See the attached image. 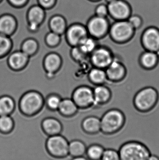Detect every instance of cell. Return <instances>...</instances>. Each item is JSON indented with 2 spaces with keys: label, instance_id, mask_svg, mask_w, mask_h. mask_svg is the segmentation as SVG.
I'll use <instances>...</instances> for the list:
<instances>
[{
  "label": "cell",
  "instance_id": "1",
  "mask_svg": "<svg viewBox=\"0 0 159 160\" xmlns=\"http://www.w3.org/2000/svg\"><path fill=\"white\" fill-rule=\"evenodd\" d=\"M118 151L121 160H147L151 154L147 146L135 141L123 144Z\"/></svg>",
  "mask_w": 159,
  "mask_h": 160
},
{
  "label": "cell",
  "instance_id": "2",
  "mask_svg": "<svg viewBox=\"0 0 159 160\" xmlns=\"http://www.w3.org/2000/svg\"><path fill=\"white\" fill-rule=\"evenodd\" d=\"M43 104L42 95L36 91H30L21 97L19 105L21 113L27 116H32L40 111Z\"/></svg>",
  "mask_w": 159,
  "mask_h": 160
},
{
  "label": "cell",
  "instance_id": "3",
  "mask_svg": "<svg viewBox=\"0 0 159 160\" xmlns=\"http://www.w3.org/2000/svg\"><path fill=\"white\" fill-rule=\"evenodd\" d=\"M125 118L122 113L117 110H111L104 115L101 119V131L110 135L118 132L124 126Z\"/></svg>",
  "mask_w": 159,
  "mask_h": 160
},
{
  "label": "cell",
  "instance_id": "4",
  "mask_svg": "<svg viewBox=\"0 0 159 160\" xmlns=\"http://www.w3.org/2000/svg\"><path fill=\"white\" fill-rule=\"evenodd\" d=\"M69 144L66 138L59 134L49 136L45 147L48 153L51 157L62 159L69 156Z\"/></svg>",
  "mask_w": 159,
  "mask_h": 160
},
{
  "label": "cell",
  "instance_id": "5",
  "mask_svg": "<svg viewBox=\"0 0 159 160\" xmlns=\"http://www.w3.org/2000/svg\"><path fill=\"white\" fill-rule=\"evenodd\" d=\"M110 35L115 41L122 42L129 39L133 36L134 29L127 20L115 22L110 26Z\"/></svg>",
  "mask_w": 159,
  "mask_h": 160
},
{
  "label": "cell",
  "instance_id": "6",
  "mask_svg": "<svg viewBox=\"0 0 159 160\" xmlns=\"http://www.w3.org/2000/svg\"><path fill=\"white\" fill-rule=\"evenodd\" d=\"M110 24L106 18L95 16L91 18L87 24L89 35L93 38H100L107 33Z\"/></svg>",
  "mask_w": 159,
  "mask_h": 160
},
{
  "label": "cell",
  "instance_id": "7",
  "mask_svg": "<svg viewBox=\"0 0 159 160\" xmlns=\"http://www.w3.org/2000/svg\"><path fill=\"white\" fill-rule=\"evenodd\" d=\"M157 98V91L154 88H147L140 91L135 98L137 108L142 111L148 110L156 103Z\"/></svg>",
  "mask_w": 159,
  "mask_h": 160
},
{
  "label": "cell",
  "instance_id": "8",
  "mask_svg": "<svg viewBox=\"0 0 159 160\" xmlns=\"http://www.w3.org/2000/svg\"><path fill=\"white\" fill-rule=\"evenodd\" d=\"M64 35L69 45L75 47L79 46L89 34L87 27L80 24H74L67 28Z\"/></svg>",
  "mask_w": 159,
  "mask_h": 160
},
{
  "label": "cell",
  "instance_id": "9",
  "mask_svg": "<svg viewBox=\"0 0 159 160\" xmlns=\"http://www.w3.org/2000/svg\"><path fill=\"white\" fill-rule=\"evenodd\" d=\"M72 99L78 108L88 107L94 102L93 90L85 86L78 87L74 90Z\"/></svg>",
  "mask_w": 159,
  "mask_h": 160
},
{
  "label": "cell",
  "instance_id": "10",
  "mask_svg": "<svg viewBox=\"0 0 159 160\" xmlns=\"http://www.w3.org/2000/svg\"><path fill=\"white\" fill-rule=\"evenodd\" d=\"M109 15L116 20H127L131 15V9L127 3L122 0H115L107 5Z\"/></svg>",
  "mask_w": 159,
  "mask_h": 160
},
{
  "label": "cell",
  "instance_id": "11",
  "mask_svg": "<svg viewBox=\"0 0 159 160\" xmlns=\"http://www.w3.org/2000/svg\"><path fill=\"white\" fill-rule=\"evenodd\" d=\"M45 17L44 8L40 5L34 6L28 11L27 19L28 28L32 33H36Z\"/></svg>",
  "mask_w": 159,
  "mask_h": 160
},
{
  "label": "cell",
  "instance_id": "12",
  "mask_svg": "<svg viewBox=\"0 0 159 160\" xmlns=\"http://www.w3.org/2000/svg\"><path fill=\"white\" fill-rule=\"evenodd\" d=\"M142 40L145 48L151 52L159 49V31L155 27L147 29L142 34Z\"/></svg>",
  "mask_w": 159,
  "mask_h": 160
},
{
  "label": "cell",
  "instance_id": "13",
  "mask_svg": "<svg viewBox=\"0 0 159 160\" xmlns=\"http://www.w3.org/2000/svg\"><path fill=\"white\" fill-rule=\"evenodd\" d=\"M92 63L96 68H102L108 67L113 61L111 53L103 48H96L91 53Z\"/></svg>",
  "mask_w": 159,
  "mask_h": 160
},
{
  "label": "cell",
  "instance_id": "14",
  "mask_svg": "<svg viewBox=\"0 0 159 160\" xmlns=\"http://www.w3.org/2000/svg\"><path fill=\"white\" fill-rule=\"evenodd\" d=\"M29 57L21 50L15 52L7 56V66L14 71H19L27 65Z\"/></svg>",
  "mask_w": 159,
  "mask_h": 160
},
{
  "label": "cell",
  "instance_id": "15",
  "mask_svg": "<svg viewBox=\"0 0 159 160\" xmlns=\"http://www.w3.org/2000/svg\"><path fill=\"white\" fill-rule=\"evenodd\" d=\"M61 65V58L57 53L51 52L47 54L44 59V68L47 76L50 78L55 75Z\"/></svg>",
  "mask_w": 159,
  "mask_h": 160
},
{
  "label": "cell",
  "instance_id": "16",
  "mask_svg": "<svg viewBox=\"0 0 159 160\" xmlns=\"http://www.w3.org/2000/svg\"><path fill=\"white\" fill-rule=\"evenodd\" d=\"M17 27L16 20L11 15H4L0 17V34L11 37L16 32Z\"/></svg>",
  "mask_w": 159,
  "mask_h": 160
},
{
  "label": "cell",
  "instance_id": "17",
  "mask_svg": "<svg viewBox=\"0 0 159 160\" xmlns=\"http://www.w3.org/2000/svg\"><path fill=\"white\" fill-rule=\"evenodd\" d=\"M42 129L49 136L61 134L62 132L63 126L58 119L53 118H47L42 121Z\"/></svg>",
  "mask_w": 159,
  "mask_h": 160
},
{
  "label": "cell",
  "instance_id": "18",
  "mask_svg": "<svg viewBox=\"0 0 159 160\" xmlns=\"http://www.w3.org/2000/svg\"><path fill=\"white\" fill-rule=\"evenodd\" d=\"M85 132L90 134H97L101 131V119L96 117H88L82 123Z\"/></svg>",
  "mask_w": 159,
  "mask_h": 160
},
{
  "label": "cell",
  "instance_id": "19",
  "mask_svg": "<svg viewBox=\"0 0 159 160\" xmlns=\"http://www.w3.org/2000/svg\"><path fill=\"white\" fill-rule=\"evenodd\" d=\"M78 109L72 98H65L62 99L58 111L63 116L72 117L76 113Z\"/></svg>",
  "mask_w": 159,
  "mask_h": 160
},
{
  "label": "cell",
  "instance_id": "20",
  "mask_svg": "<svg viewBox=\"0 0 159 160\" xmlns=\"http://www.w3.org/2000/svg\"><path fill=\"white\" fill-rule=\"evenodd\" d=\"M49 27L51 32L63 35L67 30L66 21L62 16H54L49 21Z\"/></svg>",
  "mask_w": 159,
  "mask_h": 160
},
{
  "label": "cell",
  "instance_id": "21",
  "mask_svg": "<svg viewBox=\"0 0 159 160\" xmlns=\"http://www.w3.org/2000/svg\"><path fill=\"white\" fill-rule=\"evenodd\" d=\"M125 74V68L122 64L116 61H113L106 70V76L110 79L119 80Z\"/></svg>",
  "mask_w": 159,
  "mask_h": 160
},
{
  "label": "cell",
  "instance_id": "22",
  "mask_svg": "<svg viewBox=\"0 0 159 160\" xmlns=\"http://www.w3.org/2000/svg\"><path fill=\"white\" fill-rule=\"evenodd\" d=\"M16 106L15 101L8 95L0 97V116L10 115Z\"/></svg>",
  "mask_w": 159,
  "mask_h": 160
},
{
  "label": "cell",
  "instance_id": "23",
  "mask_svg": "<svg viewBox=\"0 0 159 160\" xmlns=\"http://www.w3.org/2000/svg\"><path fill=\"white\" fill-rule=\"evenodd\" d=\"M87 147L85 143L80 140L71 141L69 144V155L72 158L82 157L86 154Z\"/></svg>",
  "mask_w": 159,
  "mask_h": 160
},
{
  "label": "cell",
  "instance_id": "24",
  "mask_svg": "<svg viewBox=\"0 0 159 160\" xmlns=\"http://www.w3.org/2000/svg\"><path fill=\"white\" fill-rule=\"evenodd\" d=\"M12 39L10 37L0 34V59L8 56L12 49Z\"/></svg>",
  "mask_w": 159,
  "mask_h": 160
},
{
  "label": "cell",
  "instance_id": "25",
  "mask_svg": "<svg viewBox=\"0 0 159 160\" xmlns=\"http://www.w3.org/2000/svg\"><path fill=\"white\" fill-rule=\"evenodd\" d=\"M105 149L102 146L94 144L87 148L86 154L89 160H101Z\"/></svg>",
  "mask_w": 159,
  "mask_h": 160
},
{
  "label": "cell",
  "instance_id": "26",
  "mask_svg": "<svg viewBox=\"0 0 159 160\" xmlns=\"http://www.w3.org/2000/svg\"><path fill=\"white\" fill-rule=\"evenodd\" d=\"M37 41L34 38H28L24 40L21 46V51L28 56H32L38 50Z\"/></svg>",
  "mask_w": 159,
  "mask_h": 160
},
{
  "label": "cell",
  "instance_id": "27",
  "mask_svg": "<svg viewBox=\"0 0 159 160\" xmlns=\"http://www.w3.org/2000/svg\"><path fill=\"white\" fill-rule=\"evenodd\" d=\"M15 126L14 120L10 115L0 116V133L6 135L12 132Z\"/></svg>",
  "mask_w": 159,
  "mask_h": 160
},
{
  "label": "cell",
  "instance_id": "28",
  "mask_svg": "<svg viewBox=\"0 0 159 160\" xmlns=\"http://www.w3.org/2000/svg\"><path fill=\"white\" fill-rule=\"evenodd\" d=\"M94 102L101 103L106 102L110 97V92L106 87L99 86L93 90Z\"/></svg>",
  "mask_w": 159,
  "mask_h": 160
},
{
  "label": "cell",
  "instance_id": "29",
  "mask_svg": "<svg viewBox=\"0 0 159 160\" xmlns=\"http://www.w3.org/2000/svg\"><path fill=\"white\" fill-rule=\"evenodd\" d=\"M77 47L87 55L92 53L96 49V42L93 38L88 36L84 38Z\"/></svg>",
  "mask_w": 159,
  "mask_h": 160
},
{
  "label": "cell",
  "instance_id": "30",
  "mask_svg": "<svg viewBox=\"0 0 159 160\" xmlns=\"http://www.w3.org/2000/svg\"><path fill=\"white\" fill-rule=\"evenodd\" d=\"M106 77V73L101 68H92L89 73L90 80L94 83L100 84L103 82Z\"/></svg>",
  "mask_w": 159,
  "mask_h": 160
},
{
  "label": "cell",
  "instance_id": "31",
  "mask_svg": "<svg viewBox=\"0 0 159 160\" xmlns=\"http://www.w3.org/2000/svg\"><path fill=\"white\" fill-rule=\"evenodd\" d=\"M157 57L153 52H146L141 57L142 64L146 68H151L156 65Z\"/></svg>",
  "mask_w": 159,
  "mask_h": 160
},
{
  "label": "cell",
  "instance_id": "32",
  "mask_svg": "<svg viewBox=\"0 0 159 160\" xmlns=\"http://www.w3.org/2000/svg\"><path fill=\"white\" fill-rule=\"evenodd\" d=\"M61 36L54 32H49L45 36V41L47 46L50 47H56L59 44L61 41Z\"/></svg>",
  "mask_w": 159,
  "mask_h": 160
},
{
  "label": "cell",
  "instance_id": "33",
  "mask_svg": "<svg viewBox=\"0 0 159 160\" xmlns=\"http://www.w3.org/2000/svg\"><path fill=\"white\" fill-rule=\"evenodd\" d=\"M60 97L56 94H51L46 99V104L49 109L53 111L58 110L61 102Z\"/></svg>",
  "mask_w": 159,
  "mask_h": 160
},
{
  "label": "cell",
  "instance_id": "34",
  "mask_svg": "<svg viewBox=\"0 0 159 160\" xmlns=\"http://www.w3.org/2000/svg\"><path fill=\"white\" fill-rule=\"evenodd\" d=\"M101 160H121L118 151L111 148L105 149Z\"/></svg>",
  "mask_w": 159,
  "mask_h": 160
},
{
  "label": "cell",
  "instance_id": "35",
  "mask_svg": "<svg viewBox=\"0 0 159 160\" xmlns=\"http://www.w3.org/2000/svg\"><path fill=\"white\" fill-rule=\"evenodd\" d=\"M71 55L75 61L80 62L85 58V54L78 47H73L71 51Z\"/></svg>",
  "mask_w": 159,
  "mask_h": 160
},
{
  "label": "cell",
  "instance_id": "36",
  "mask_svg": "<svg viewBox=\"0 0 159 160\" xmlns=\"http://www.w3.org/2000/svg\"><path fill=\"white\" fill-rule=\"evenodd\" d=\"M131 25L134 28V30L140 28L142 24V19L139 16L136 15L130 16L127 19Z\"/></svg>",
  "mask_w": 159,
  "mask_h": 160
},
{
  "label": "cell",
  "instance_id": "37",
  "mask_svg": "<svg viewBox=\"0 0 159 160\" xmlns=\"http://www.w3.org/2000/svg\"><path fill=\"white\" fill-rule=\"evenodd\" d=\"M109 14L107 5L105 4H101L97 7L96 9V16L99 17L106 18Z\"/></svg>",
  "mask_w": 159,
  "mask_h": 160
},
{
  "label": "cell",
  "instance_id": "38",
  "mask_svg": "<svg viewBox=\"0 0 159 160\" xmlns=\"http://www.w3.org/2000/svg\"><path fill=\"white\" fill-rule=\"evenodd\" d=\"M39 5L44 8L52 7L56 2V0H38Z\"/></svg>",
  "mask_w": 159,
  "mask_h": 160
},
{
  "label": "cell",
  "instance_id": "39",
  "mask_svg": "<svg viewBox=\"0 0 159 160\" xmlns=\"http://www.w3.org/2000/svg\"><path fill=\"white\" fill-rule=\"evenodd\" d=\"M9 2L15 7H20L25 5L28 0H8Z\"/></svg>",
  "mask_w": 159,
  "mask_h": 160
},
{
  "label": "cell",
  "instance_id": "40",
  "mask_svg": "<svg viewBox=\"0 0 159 160\" xmlns=\"http://www.w3.org/2000/svg\"><path fill=\"white\" fill-rule=\"evenodd\" d=\"M147 160H159V158L156 155L151 154V155L148 157V158Z\"/></svg>",
  "mask_w": 159,
  "mask_h": 160
},
{
  "label": "cell",
  "instance_id": "41",
  "mask_svg": "<svg viewBox=\"0 0 159 160\" xmlns=\"http://www.w3.org/2000/svg\"><path fill=\"white\" fill-rule=\"evenodd\" d=\"M72 160H89V159L87 158H85L84 156H82V157L73 158V159Z\"/></svg>",
  "mask_w": 159,
  "mask_h": 160
},
{
  "label": "cell",
  "instance_id": "42",
  "mask_svg": "<svg viewBox=\"0 0 159 160\" xmlns=\"http://www.w3.org/2000/svg\"><path fill=\"white\" fill-rule=\"evenodd\" d=\"M108 3L111 2H113V1H115V0H106Z\"/></svg>",
  "mask_w": 159,
  "mask_h": 160
},
{
  "label": "cell",
  "instance_id": "43",
  "mask_svg": "<svg viewBox=\"0 0 159 160\" xmlns=\"http://www.w3.org/2000/svg\"><path fill=\"white\" fill-rule=\"evenodd\" d=\"M92 1H98V0H92Z\"/></svg>",
  "mask_w": 159,
  "mask_h": 160
},
{
  "label": "cell",
  "instance_id": "44",
  "mask_svg": "<svg viewBox=\"0 0 159 160\" xmlns=\"http://www.w3.org/2000/svg\"><path fill=\"white\" fill-rule=\"evenodd\" d=\"M1 1H2V0H0V2H1Z\"/></svg>",
  "mask_w": 159,
  "mask_h": 160
}]
</instances>
